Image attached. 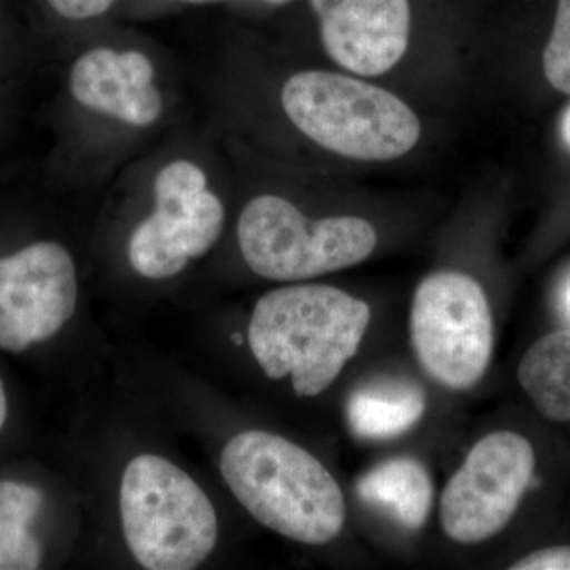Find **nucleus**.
Listing matches in <instances>:
<instances>
[{
	"label": "nucleus",
	"mask_w": 570,
	"mask_h": 570,
	"mask_svg": "<svg viewBox=\"0 0 570 570\" xmlns=\"http://www.w3.org/2000/svg\"><path fill=\"white\" fill-rule=\"evenodd\" d=\"M371 322L367 303L332 285H287L258 299L250 351L269 379L291 377L298 396H317L358 352Z\"/></svg>",
	"instance_id": "f257e3e1"
},
{
	"label": "nucleus",
	"mask_w": 570,
	"mask_h": 570,
	"mask_svg": "<svg viewBox=\"0 0 570 570\" xmlns=\"http://www.w3.org/2000/svg\"><path fill=\"white\" fill-rule=\"evenodd\" d=\"M220 472L258 523L284 538L325 546L344 530L346 501L336 479L307 450L268 431L225 445Z\"/></svg>",
	"instance_id": "f03ea898"
},
{
	"label": "nucleus",
	"mask_w": 570,
	"mask_h": 570,
	"mask_svg": "<svg viewBox=\"0 0 570 570\" xmlns=\"http://www.w3.org/2000/svg\"><path fill=\"white\" fill-rule=\"evenodd\" d=\"M281 104L299 132L348 159H397L420 138L417 116L395 94L335 71L292 75Z\"/></svg>",
	"instance_id": "7ed1b4c3"
},
{
	"label": "nucleus",
	"mask_w": 570,
	"mask_h": 570,
	"mask_svg": "<svg viewBox=\"0 0 570 570\" xmlns=\"http://www.w3.org/2000/svg\"><path fill=\"white\" fill-rule=\"evenodd\" d=\"M124 538L149 570H189L213 553L216 510L202 487L170 460L137 456L119 490Z\"/></svg>",
	"instance_id": "20e7f679"
},
{
	"label": "nucleus",
	"mask_w": 570,
	"mask_h": 570,
	"mask_svg": "<svg viewBox=\"0 0 570 570\" xmlns=\"http://www.w3.org/2000/svg\"><path fill=\"white\" fill-rule=\"evenodd\" d=\"M238 243L255 275L292 283L366 261L377 245V234L362 217L311 220L291 202L266 194L243 209Z\"/></svg>",
	"instance_id": "39448f33"
},
{
	"label": "nucleus",
	"mask_w": 570,
	"mask_h": 570,
	"mask_svg": "<svg viewBox=\"0 0 570 570\" xmlns=\"http://www.w3.org/2000/svg\"><path fill=\"white\" fill-rule=\"evenodd\" d=\"M411 341L420 366L449 390H468L493 355V316L474 277L439 272L425 277L411 307Z\"/></svg>",
	"instance_id": "423d86ee"
},
{
	"label": "nucleus",
	"mask_w": 570,
	"mask_h": 570,
	"mask_svg": "<svg viewBox=\"0 0 570 570\" xmlns=\"http://www.w3.org/2000/svg\"><path fill=\"white\" fill-rule=\"evenodd\" d=\"M153 193L154 213L130 236L129 262L142 277L168 279L216 245L225 209L205 171L186 159L160 168Z\"/></svg>",
	"instance_id": "0eeeda50"
},
{
	"label": "nucleus",
	"mask_w": 570,
	"mask_h": 570,
	"mask_svg": "<svg viewBox=\"0 0 570 570\" xmlns=\"http://www.w3.org/2000/svg\"><path fill=\"white\" fill-rule=\"evenodd\" d=\"M534 468V449L521 434L498 431L480 439L442 493V531L461 546L493 539L519 510Z\"/></svg>",
	"instance_id": "6e6552de"
},
{
	"label": "nucleus",
	"mask_w": 570,
	"mask_h": 570,
	"mask_svg": "<svg viewBox=\"0 0 570 570\" xmlns=\"http://www.w3.org/2000/svg\"><path fill=\"white\" fill-rule=\"evenodd\" d=\"M77 299V268L61 243L37 242L0 257V348L18 354L58 335Z\"/></svg>",
	"instance_id": "1a4fd4ad"
},
{
	"label": "nucleus",
	"mask_w": 570,
	"mask_h": 570,
	"mask_svg": "<svg viewBox=\"0 0 570 570\" xmlns=\"http://www.w3.org/2000/svg\"><path fill=\"white\" fill-rule=\"evenodd\" d=\"M326 55L360 77L387 73L403 59L409 0H311Z\"/></svg>",
	"instance_id": "9d476101"
},
{
	"label": "nucleus",
	"mask_w": 570,
	"mask_h": 570,
	"mask_svg": "<svg viewBox=\"0 0 570 570\" xmlns=\"http://www.w3.org/2000/svg\"><path fill=\"white\" fill-rule=\"evenodd\" d=\"M75 102L134 127H148L164 111L156 69L145 52L97 47L82 52L69 73Z\"/></svg>",
	"instance_id": "9b49d317"
},
{
	"label": "nucleus",
	"mask_w": 570,
	"mask_h": 570,
	"mask_svg": "<svg viewBox=\"0 0 570 570\" xmlns=\"http://www.w3.org/2000/svg\"><path fill=\"white\" fill-rule=\"evenodd\" d=\"M356 494L403 530L419 531L430 517L434 491L422 463L393 459L362 475L356 482Z\"/></svg>",
	"instance_id": "f8f14e48"
},
{
	"label": "nucleus",
	"mask_w": 570,
	"mask_h": 570,
	"mask_svg": "<svg viewBox=\"0 0 570 570\" xmlns=\"http://www.w3.org/2000/svg\"><path fill=\"white\" fill-rule=\"evenodd\" d=\"M426 397L407 379H381L352 393L347 420L355 436L387 441L403 436L425 414Z\"/></svg>",
	"instance_id": "ddd939ff"
},
{
	"label": "nucleus",
	"mask_w": 570,
	"mask_h": 570,
	"mask_svg": "<svg viewBox=\"0 0 570 570\" xmlns=\"http://www.w3.org/2000/svg\"><path fill=\"white\" fill-rule=\"evenodd\" d=\"M519 382L543 417L570 422V328L540 337L528 348Z\"/></svg>",
	"instance_id": "4468645a"
},
{
	"label": "nucleus",
	"mask_w": 570,
	"mask_h": 570,
	"mask_svg": "<svg viewBox=\"0 0 570 570\" xmlns=\"http://www.w3.org/2000/svg\"><path fill=\"white\" fill-rule=\"evenodd\" d=\"M43 505V493L29 483L0 482V570L40 568L41 546L31 527Z\"/></svg>",
	"instance_id": "2eb2a0df"
},
{
	"label": "nucleus",
	"mask_w": 570,
	"mask_h": 570,
	"mask_svg": "<svg viewBox=\"0 0 570 570\" xmlns=\"http://www.w3.org/2000/svg\"><path fill=\"white\" fill-rule=\"evenodd\" d=\"M543 71L557 91L570 94V0H558L553 32L543 51Z\"/></svg>",
	"instance_id": "dca6fc26"
},
{
	"label": "nucleus",
	"mask_w": 570,
	"mask_h": 570,
	"mask_svg": "<svg viewBox=\"0 0 570 570\" xmlns=\"http://www.w3.org/2000/svg\"><path fill=\"white\" fill-rule=\"evenodd\" d=\"M116 0H43L47 9L66 21H88L102 17Z\"/></svg>",
	"instance_id": "f3484780"
},
{
	"label": "nucleus",
	"mask_w": 570,
	"mask_h": 570,
	"mask_svg": "<svg viewBox=\"0 0 570 570\" xmlns=\"http://www.w3.org/2000/svg\"><path fill=\"white\" fill-rule=\"evenodd\" d=\"M512 570H570V547H551L521 558Z\"/></svg>",
	"instance_id": "a211bd4d"
},
{
	"label": "nucleus",
	"mask_w": 570,
	"mask_h": 570,
	"mask_svg": "<svg viewBox=\"0 0 570 570\" xmlns=\"http://www.w3.org/2000/svg\"><path fill=\"white\" fill-rule=\"evenodd\" d=\"M560 303L562 314H564V317L570 322V276L564 285H562Z\"/></svg>",
	"instance_id": "6ab92c4d"
},
{
	"label": "nucleus",
	"mask_w": 570,
	"mask_h": 570,
	"mask_svg": "<svg viewBox=\"0 0 570 570\" xmlns=\"http://www.w3.org/2000/svg\"><path fill=\"white\" fill-rule=\"evenodd\" d=\"M7 414H9V401H7L6 387L0 379V430L6 425Z\"/></svg>",
	"instance_id": "aec40b11"
},
{
	"label": "nucleus",
	"mask_w": 570,
	"mask_h": 570,
	"mask_svg": "<svg viewBox=\"0 0 570 570\" xmlns=\"http://www.w3.org/2000/svg\"><path fill=\"white\" fill-rule=\"evenodd\" d=\"M561 137L570 148V108L564 112V116H562Z\"/></svg>",
	"instance_id": "412c9836"
},
{
	"label": "nucleus",
	"mask_w": 570,
	"mask_h": 570,
	"mask_svg": "<svg viewBox=\"0 0 570 570\" xmlns=\"http://www.w3.org/2000/svg\"><path fill=\"white\" fill-rule=\"evenodd\" d=\"M266 2H269V3H284V2H287V0H266Z\"/></svg>",
	"instance_id": "4be33fe9"
}]
</instances>
